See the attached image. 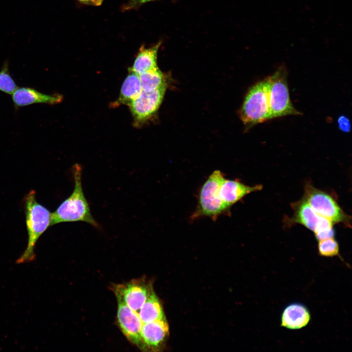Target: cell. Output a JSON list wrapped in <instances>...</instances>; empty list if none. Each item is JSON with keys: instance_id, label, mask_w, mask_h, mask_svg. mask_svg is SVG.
Here are the masks:
<instances>
[{"instance_id": "obj_17", "label": "cell", "mask_w": 352, "mask_h": 352, "mask_svg": "<svg viewBox=\"0 0 352 352\" xmlns=\"http://www.w3.org/2000/svg\"><path fill=\"white\" fill-rule=\"evenodd\" d=\"M136 312L143 324L165 319L162 307L153 289L144 304Z\"/></svg>"}, {"instance_id": "obj_21", "label": "cell", "mask_w": 352, "mask_h": 352, "mask_svg": "<svg viewBox=\"0 0 352 352\" xmlns=\"http://www.w3.org/2000/svg\"><path fill=\"white\" fill-rule=\"evenodd\" d=\"M333 223L330 220L321 217L320 222L314 232L315 237L317 241L333 238L334 231Z\"/></svg>"}, {"instance_id": "obj_24", "label": "cell", "mask_w": 352, "mask_h": 352, "mask_svg": "<svg viewBox=\"0 0 352 352\" xmlns=\"http://www.w3.org/2000/svg\"><path fill=\"white\" fill-rule=\"evenodd\" d=\"M103 0H88L90 4H92L95 6L101 5L103 2Z\"/></svg>"}, {"instance_id": "obj_14", "label": "cell", "mask_w": 352, "mask_h": 352, "mask_svg": "<svg viewBox=\"0 0 352 352\" xmlns=\"http://www.w3.org/2000/svg\"><path fill=\"white\" fill-rule=\"evenodd\" d=\"M292 208L293 215L289 220V223L300 224L314 232L322 217L314 211L306 198L303 197L293 203Z\"/></svg>"}, {"instance_id": "obj_23", "label": "cell", "mask_w": 352, "mask_h": 352, "mask_svg": "<svg viewBox=\"0 0 352 352\" xmlns=\"http://www.w3.org/2000/svg\"><path fill=\"white\" fill-rule=\"evenodd\" d=\"M155 0H129V2L123 7L124 10H130L139 7L143 3Z\"/></svg>"}, {"instance_id": "obj_11", "label": "cell", "mask_w": 352, "mask_h": 352, "mask_svg": "<svg viewBox=\"0 0 352 352\" xmlns=\"http://www.w3.org/2000/svg\"><path fill=\"white\" fill-rule=\"evenodd\" d=\"M166 319L143 324L141 330V350H156L163 344L169 333Z\"/></svg>"}, {"instance_id": "obj_25", "label": "cell", "mask_w": 352, "mask_h": 352, "mask_svg": "<svg viewBox=\"0 0 352 352\" xmlns=\"http://www.w3.org/2000/svg\"><path fill=\"white\" fill-rule=\"evenodd\" d=\"M80 2L85 4H90L88 0H78Z\"/></svg>"}, {"instance_id": "obj_5", "label": "cell", "mask_w": 352, "mask_h": 352, "mask_svg": "<svg viewBox=\"0 0 352 352\" xmlns=\"http://www.w3.org/2000/svg\"><path fill=\"white\" fill-rule=\"evenodd\" d=\"M287 71L280 66L274 73L267 77L270 119L302 113L293 106L287 84Z\"/></svg>"}, {"instance_id": "obj_6", "label": "cell", "mask_w": 352, "mask_h": 352, "mask_svg": "<svg viewBox=\"0 0 352 352\" xmlns=\"http://www.w3.org/2000/svg\"><path fill=\"white\" fill-rule=\"evenodd\" d=\"M304 197L314 211L333 223H343L351 226V218L341 208L336 200L327 193L311 184H306Z\"/></svg>"}, {"instance_id": "obj_18", "label": "cell", "mask_w": 352, "mask_h": 352, "mask_svg": "<svg viewBox=\"0 0 352 352\" xmlns=\"http://www.w3.org/2000/svg\"><path fill=\"white\" fill-rule=\"evenodd\" d=\"M143 91H151L167 85L164 74L158 67L139 75Z\"/></svg>"}, {"instance_id": "obj_7", "label": "cell", "mask_w": 352, "mask_h": 352, "mask_svg": "<svg viewBox=\"0 0 352 352\" xmlns=\"http://www.w3.org/2000/svg\"><path fill=\"white\" fill-rule=\"evenodd\" d=\"M167 85L151 91H142L128 106L132 113L133 125L141 127L156 113L163 101Z\"/></svg>"}, {"instance_id": "obj_16", "label": "cell", "mask_w": 352, "mask_h": 352, "mask_svg": "<svg viewBox=\"0 0 352 352\" xmlns=\"http://www.w3.org/2000/svg\"><path fill=\"white\" fill-rule=\"evenodd\" d=\"M161 44V42L160 41L149 48H145L144 45L141 46L132 67L129 69L140 75L158 67L157 52Z\"/></svg>"}, {"instance_id": "obj_19", "label": "cell", "mask_w": 352, "mask_h": 352, "mask_svg": "<svg viewBox=\"0 0 352 352\" xmlns=\"http://www.w3.org/2000/svg\"><path fill=\"white\" fill-rule=\"evenodd\" d=\"M318 253L322 257H338L344 262L339 252V246L337 241L333 238L318 241Z\"/></svg>"}, {"instance_id": "obj_12", "label": "cell", "mask_w": 352, "mask_h": 352, "mask_svg": "<svg viewBox=\"0 0 352 352\" xmlns=\"http://www.w3.org/2000/svg\"><path fill=\"white\" fill-rule=\"evenodd\" d=\"M311 319L308 308L300 303H292L283 309L281 317V326L291 330L306 327Z\"/></svg>"}, {"instance_id": "obj_22", "label": "cell", "mask_w": 352, "mask_h": 352, "mask_svg": "<svg viewBox=\"0 0 352 352\" xmlns=\"http://www.w3.org/2000/svg\"><path fill=\"white\" fill-rule=\"evenodd\" d=\"M337 123L339 129L343 132H348L350 131V121L346 116L341 115L339 117Z\"/></svg>"}, {"instance_id": "obj_3", "label": "cell", "mask_w": 352, "mask_h": 352, "mask_svg": "<svg viewBox=\"0 0 352 352\" xmlns=\"http://www.w3.org/2000/svg\"><path fill=\"white\" fill-rule=\"evenodd\" d=\"M225 178L222 173L217 170L212 172L199 190L197 208L191 219L209 217L216 220L222 215H230L231 208L221 200L220 195L221 184Z\"/></svg>"}, {"instance_id": "obj_8", "label": "cell", "mask_w": 352, "mask_h": 352, "mask_svg": "<svg viewBox=\"0 0 352 352\" xmlns=\"http://www.w3.org/2000/svg\"><path fill=\"white\" fill-rule=\"evenodd\" d=\"M112 289L116 297L120 298L131 309L138 311L153 288L141 279H133L127 283L114 285Z\"/></svg>"}, {"instance_id": "obj_4", "label": "cell", "mask_w": 352, "mask_h": 352, "mask_svg": "<svg viewBox=\"0 0 352 352\" xmlns=\"http://www.w3.org/2000/svg\"><path fill=\"white\" fill-rule=\"evenodd\" d=\"M240 117L247 129L270 120L267 77L249 89L240 111Z\"/></svg>"}, {"instance_id": "obj_9", "label": "cell", "mask_w": 352, "mask_h": 352, "mask_svg": "<svg viewBox=\"0 0 352 352\" xmlns=\"http://www.w3.org/2000/svg\"><path fill=\"white\" fill-rule=\"evenodd\" d=\"M116 298L117 318L121 330L130 342L141 350V330L143 323L136 311L129 308L119 297Z\"/></svg>"}, {"instance_id": "obj_20", "label": "cell", "mask_w": 352, "mask_h": 352, "mask_svg": "<svg viewBox=\"0 0 352 352\" xmlns=\"http://www.w3.org/2000/svg\"><path fill=\"white\" fill-rule=\"evenodd\" d=\"M17 88V85L9 72L8 63L6 61L0 71V91L12 94Z\"/></svg>"}, {"instance_id": "obj_2", "label": "cell", "mask_w": 352, "mask_h": 352, "mask_svg": "<svg viewBox=\"0 0 352 352\" xmlns=\"http://www.w3.org/2000/svg\"><path fill=\"white\" fill-rule=\"evenodd\" d=\"M27 245L16 261L18 264L32 262L36 257L35 247L41 236L51 226V213L36 200V192L31 190L24 198Z\"/></svg>"}, {"instance_id": "obj_10", "label": "cell", "mask_w": 352, "mask_h": 352, "mask_svg": "<svg viewBox=\"0 0 352 352\" xmlns=\"http://www.w3.org/2000/svg\"><path fill=\"white\" fill-rule=\"evenodd\" d=\"M12 99L16 109L34 104L55 105L62 101L63 96L42 93L29 87L18 88L12 94Z\"/></svg>"}, {"instance_id": "obj_15", "label": "cell", "mask_w": 352, "mask_h": 352, "mask_svg": "<svg viewBox=\"0 0 352 352\" xmlns=\"http://www.w3.org/2000/svg\"><path fill=\"white\" fill-rule=\"evenodd\" d=\"M143 91L139 75L129 69V73L121 86L119 95L112 106H128Z\"/></svg>"}, {"instance_id": "obj_13", "label": "cell", "mask_w": 352, "mask_h": 352, "mask_svg": "<svg viewBox=\"0 0 352 352\" xmlns=\"http://www.w3.org/2000/svg\"><path fill=\"white\" fill-rule=\"evenodd\" d=\"M262 188L261 184L248 186L239 180L224 178L220 185V195L223 202L231 208L247 195L260 191Z\"/></svg>"}, {"instance_id": "obj_1", "label": "cell", "mask_w": 352, "mask_h": 352, "mask_svg": "<svg viewBox=\"0 0 352 352\" xmlns=\"http://www.w3.org/2000/svg\"><path fill=\"white\" fill-rule=\"evenodd\" d=\"M71 172L74 187L71 194L65 199L56 210L51 213V226L66 222L84 221L97 228L100 226L92 217L89 203L82 186V169L79 164H74Z\"/></svg>"}]
</instances>
